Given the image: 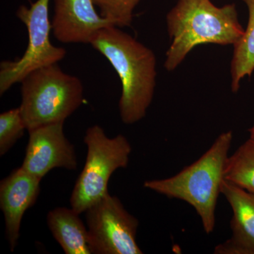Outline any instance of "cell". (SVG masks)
Instances as JSON below:
<instances>
[{"label": "cell", "instance_id": "6da1fadb", "mask_svg": "<svg viewBox=\"0 0 254 254\" xmlns=\"http://www.w3.org/2000/svg\"><path fill=\"white\" fill-rule=\"evenodd\" d=\"M89 44L110 62L120 78L119 108L123 123L141 121L153 101L156 86L157 60L153 50L115 26L99 30Z\"/></svg>", "mask_w": 254, "mask_h": 254}, {"label": "cell", "instance_id": "7a4b0ae2", "mask_svg": "<svg viewBox=\"0 0 254 254\" xmlns=\"http://www.w3.org/2000/svg\"><path fill=\"white\" fill-rule=\"evenodd\" d=\"M166 22L171 40L164 64L168 71L176 69L195 47L234 46L245 33L235 4L220 7L210 0H177Z\"/></svg>", "mask_w": 254, "mask_h": 254}, {"label": "cell", "instance_id": "3957f363", "mask_svg": "<svg viewBox=\"0 0 254 254\" xmlns=\"http://www.w3.org/2000/svg\"><path fill=\"white\" fill-rule=\"evenodd\" d=\"M233 133L222 132L196 161L174 176L147 180L143 187L160 195L187 202L200 217L205 233L215 225V209L224 181Z\"/></svg>", "mask_w": 254, "mask_h": 254}, {"label": "cell", "instance_id": "277c9868", "mask_svg": "<svg viewBox=\"0 0 254 254\" xmlns=\"http://www.w3.org/2000/svg\"><path fill=\"white\" fill-rule=\"evenodd\" d=\"M58 63L37 68L21 81L20 111L28 131L65 120L83 103V83Z\"/></svg>", "mask_w": 254, "mask_h": 254}, {"label": "cell", "instance_id": "5b68a950", "mask_svg": "<svg viewBox=\"0 0 254 254\" xmlns=\"http://www.w3.org/2000/svg\"><path fill=\"white\" fill-rule=\"evenodd\" d=\"M83 141L87 146L86 163L70 197L71 208L79 214L109 193L110 177L118 169L127 168L132 151L126 136L110 138L99 125L87 129Z\"/></svg>", "mask_w": 254, "mask_h": 254}, {"label": "cell", "instance_id": "8992f818", "mask_svg": "<svg viewBox=\"0 0 254 254\" xmlns=\"http://www.w3.org/2000/svg\"><path fill=\"white\" fill-rule=\"evenodd\" d=\"M50 1L37 0L30 6L21 5L18 8L16 16L27 28V49L19 60L1 63L0 95L37 68L58 63L66 56V50L53 46L50 41Z\"/></svg>", "mask_w": 254, "mask_h": 254}, {"label": "cell", "instance_id": "52a82bcc", "mask_svg": "<svg viewBox=\"0 0 254 254\" xmlns=\"http://www.w3.org/2000/svg\"><path fill=\"white\" fill-rule=\"evenodd\" d=\"M85 213L91 254H143L136 242L139 221L118 197L108 193Z\"/></svg>", "mask_w": 254, "mask_h": 254}, {"label": "cell", "instance_id": "ba28073f", "mask_svg": "<svg viewBox=\"0 0 254 254\" xmlns=\"http://www.w3.org/2000/svg\"><path fill=\"white\" fill-rule=\"evenodd\" d=\"M64 123L51 124L28 131L29 140L21 168L43 180L55 168L77 169L74 146L64 133Z\"/></svg>", "mask_w": 254, "mask_h": 254}, {"label": "cell", "instance_id": "9c48e42d", "mask_svg": "<svg viewBox=\"0 0 254 254\" xmlns=\"http://www.w3.org/2000/svg\"><path fill=\"white\" fill-rule=\"evenodd\" d=\"M41 180L20 167L0 182V208L11 252L17 245L23 215L38 199Z\"/></svg>", "mask_w": 254, "mask_h": 254}, {"label": "cell", "instance_id": "30bf717a", "mask_svg": "<svg viewBox=\"0 0 254 254\" xmlns=\"http://www.w3.org/2000/svg\"><path fill=\"white\" fill-rule=\"evenodd\" d=\"M52 30L63 43H88L99 30L113 26L97 11L93 0H54Z\"/></svg>", "mask_w": 254, "mask_h": 254}, {"label": "cell", "instance_id": "8fae6325", "mask_svg": "<svg viewBox=\"0 0 254 254\" xmlns=\"http://www.w3.org/2000/svg\"><path fill=\"white\" fill-rule=\"evenodd\" d=\"M221 193L231 206L232 236L217 245L215 254H254V193L224 180Z\"/></svg>", "mask_w": 254, "mask_h": 254}, {"label": "cell", "instance_id": "7c38bea8", "mask_svg": "<svg viewBox=\"0 0 254 254\" xmlns=\"http://www.w3.org/2000/svg\"><path fill=\"white\" fill-rule=\"evenodd\" d=\"M72 208L50 210L47 223L52 235L66 254H91L88 228Z\"/></svg>", "mask_w": 254, "mask_h": 254}, {"label": "cell", "instance_id": "4fadbf2b", "mask_svg": "<svg viewBox=\"0 0 254 254\" xmlns=\"http://www.w3.org/2000/svg\"><path fill=\"white\" fill-rule=\"evenodd\" d=\"M242 1L248 7L249 21L243 36L233 46L230 67L233 93H237L240 89L241 81L245 76L250 77L254 71V0Z\"/></svg>", "mask_w": 254, "mask_h": 254}, {"label": "cell", "instance_id": "5bb4252c", "mask_svg": "<svg viewBox=\"0 0 254 254\" xmlns=\"http://www.w3.org/2000/svg\"><path fill=\"white\" fill-rule=\"evenodd\" d=\"M224 180L232 185L254 193V139L249 138L229 155Z\"/></svg>", "mask_w": 254, "mask_h": 254}, {"label": "cell", "instance_id": "9a60e30c", "mask_svg": "<svg viewBox=\"0 0 254 254\" xmlns=\"http://www.w3.org/2000/svg\"><path fill=\"white\" fill-rule=\"evenodd\" d=\"M100 14L113 26L128 27L133 21V11L141 0H93Z\"/></svg>", "mask_w": 254, "mask_h": 254}, {"label": "cell", "instance_id": "2e32d148", "mask_svg": "<svg viewBox=\"0 0 254 254\" xmlns=\"http://www.w3.org/2000/svg\"><path fill=\"white\" fill-rule=\"evenodd\" d=\"M26 125L19 108L0 115V155L3 156L23 136Z\"/></svg>", "mask_w": 254, "mask_h": 254}, {"label": "cell", "instance_id": "e0dca14e", "mask_svg": "<svg viewBox=\"0 0 254 254\" xmlns=\"http://www.w3.org/2000/svg\"><path fill=\"white\" fill-rule=\"evenodd\" d=\"M249 131H250V138H253V139H254V124L253 126L251 127L250 129H249Z\"/></svg>", "mask_w": 254, "mask_h": 254}]
</instances>
